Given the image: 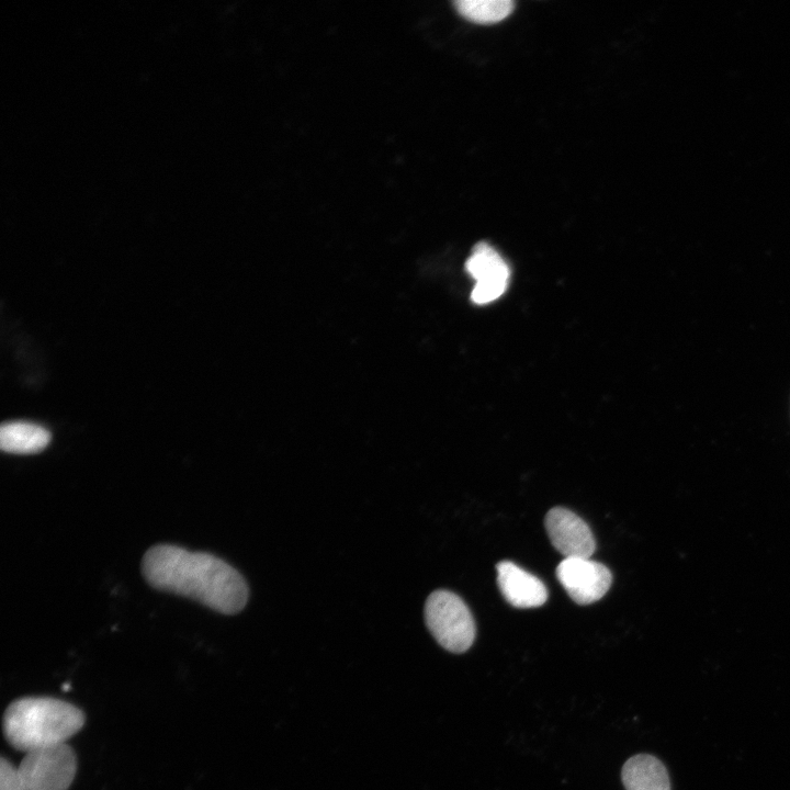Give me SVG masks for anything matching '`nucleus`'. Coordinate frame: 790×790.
Masks as SVG:
<instances>
[{"mask_svg":"<svg viewBox=\"0 0 790 790\" xmlns=\"http://www.w3.org/2000/svg\"><path fill=\"white\" fill-rule=\"evenodd\" d=\"M465 268L477 281L471 294L474 303H489L505 292L509 279L508 266L488 244L479 242L474 246Z\"/></svg>","mask_w":790,"mask_h":790,"instance_id":"nucleus-6","label":"nucleus"},{"mask_svg":"<svg viewBox=\"0 0 790 790\" xmlns=\"http://www.w3.org/2000/svg\"><path fill=\"white\" fill-rule=\"evenodd\" d=\"M458 12L465 19L482 24L496 23L508 16L514 10L510 0H459Z\"/></svg>","mask_w":790,"mask_h":790,"instance_id":"nucleus-11","label":"nucleus"},{"mask_svg":"<svg viewBox=\"0 0 790 790\" xmlns=\"http://www.w3.org/2000/svg\"><path fill=\"white\" fill-rule=\"evenodd\" d=\"M142 573L155 589L183 596L223 614L241 611L248 601L242 575L206 552L157 544L144 554Z\"/></svg>","mask_w":790,"mask_h":790,"instance_id":"nucleus-1","label":"nucleus"},{"mask_svg":"<svg viewBox=\"0 0 790 790\" xmlns=\"http://www.w3.org/2000/svg\"><path fill=\"white\" fill-rule=\"evenodd\" d=\"M0 790H27L19 768L4 757L0 760Z\"/></svg>","mask_w":790,"mask_h":790,"instance_id":"nucleus-12","label":"nucleus"},{"mask_svg":"<svg viewBox=\"0 0 790 790\" xmlns=\"http://www.w3.org/2000/svg\"><path fill=\"white\" fill-rule=\"evenodd\" d=\"M50 441L49 431L24 421L4 422L0 428V448L13 454H34L43 451Z\"/></svg>","mask_w":790,"mask_h":790,"instance_id":"nucleus-10","label":"nucleus"},{"mask_svg":"<svg viewBox=\"0 0 790 790\" xmlns=\"http://www.w3.org/2000/svg\"><path fill=\"white\" fill-rule=\"evenodd\" d=\"M497 583L504 598L516 608H534L548 599L544 584L510 561L496 565Z\"/></svg>","mask_w":790,"mask_h":790,"instance_id":"nucleus-8","label":"nucleus"},{"mask_svg":"<svg viewBox=\"0 0 790 790\" xmlns=\"http://www.w3.org/2000/svg\"><path fill=\"white\" fill-rule=\"evenodd\" d=\"M545 529L552 545L565 557H590L596 541L588 524L573 511L554 507L545 516Z\"/></svg>","mask_w":790,"mask_h":790,"instance_id":"nucleus-7","label":"nucleus"},{"mask_svg":"<svg viewBox=\"0 0 790 790\" xmlns=\"http://www.w3.org/2000/svg\"><path fill=\"white\" fill-rule=\"evenodd\" d=\"M621 778L627 790H670L666 767L648 754L629 758L622 767Z\"/></svg>","mask_w":790,"mask_h":790,"instance_id":"nucleus-9","label":"nucleus"},{"mask_svg":"<svg viewBox=\"0 0 790 790\" xmlns=\"http://www.w3.org/2000/svg\"><path fill=\"white\" fill-rule=\"evenodd\" d=\"M18 768L27 790H68L77 771V757L64 743L25 753Z\"/></svg>","mask_w":790,"mask_h":790,"instance_id":"nucleus-4","label":"nucleus"},{"mask_svg":"<svg viewBox=\"0 0 790 790\" xmlns=\"http://www.w3.org/2000/svg\"><path fill=\"white\" fill-rule=\"evenodd\" d=\"M83 712L67 701L50 697H24L4 711L7 741L18 751L31 752L64 744L81 730Z\"/></svg>","mask_w":790,"mask_h":790,"instance_id":"nucleus-2","label":"nucleus"},{"mask_svg":"<svg viewBox=\"0 0 790 790\" xmlns=\"http://www.w3.org/2000/svg\"><path fill=\"white\" fill-rule=\"evenodd\" d=\"M555 573L568 596L578 605L599 600L612 582L608 567L588 557H565Z\"/></svg>","mask_w":790,"mask_h":790,"instance_id":"nucleus-5","label":"nucleus"},{"mask_svg":"<svg viewBox=\"0 0 790 790\" xmlns=\"http://www.w3.org/2000/svg\"><path fill=\"white\" fill-rule=\"evenodd\" d=\"M426 624L436 641L452 653L467 651L475 639V622L465 602L448 590H436L425 605Z\"/></svg>","mask_w":790,"mask_h":790,"instance_id":"nucleus-3","label":"nucleus"}]
</instances>
